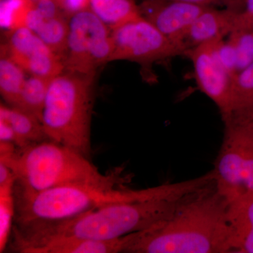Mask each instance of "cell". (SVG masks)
I'll list each match as a JSON object with an SVG mask.
<instances>
[{
  "label": "cell",
  "instance_id": "cell-1",
  "mask_svg": "<svg viewBox=\"0 0 253 253\" xmlns=\"http://www.w3.org/2000/svg\"><path fill=\"white\" fill-rule=\"evenodd\" d=\"M228 206L211 181L180 198L162 220L125 236L122 253H229Z\"/></svg>",
  "mask_w": 253,
  "mask_h": 253
},
{
  "label": "cell",
  "instance_id": "cell-2",
  "mask_svg": "<svg viewBox=\"0 0 253 253\" xmlns=\"http://www.w3.org/2000/svg\"><path fill=\"white\" fill-rule=\"evenodd\" d=\"M181 197H156L113 203L64 220L22 226L17 233L18 244L25 251L54 238L119 239L162 220L172 212Z\"/></svg>",
  "mask_w": 253,
  "mask_h": 253
},
{
  "label": "cell",
  "instance_id": "cell-3",
  "mask_svg": "<svg viewBox=\"0 0 253 253\" xmlns=\"http://www.w3.org/2000/svg\"><path fill=\"white\" fill-rule=\"evenodd\" d=\"M185 183L163 184L141 190L123 185L71 184L38 192L14 189V225L23 226L55 222L76 217L91 210L113 203L156 197H179L186 192Z\"/></svg>",
  "mask_w": 253,
  "mask_h": 253
},
{
  "label": "cell",
  "instance_id": "cell-4",
  "mask_svg": "<svg viewBox=\"0 0 253 253\" xmlns=\"http://www.w3.org/2000/svg\"><path fill=\"white\" fill-rule=\"evenodd\" d=\"M0 163L14 173V189L21 192H38L71 184H124L122 169L102 174L86 156L51 140L0 152Z\"/></svg>",
  "mask_w": 253,
  "mask_h": 253
},
{
  "label": "cell",
  "instance_id": "cell-5",
  "mask_svg": "<svg viewBox=\"0 0 253 253\" xmlns=\"http://www.w3.org/2000/svg\"><path fill=\"white\" fill-rule=\"evenodd\" d=\"M94 75L64 72L51 81L42 123L50 140L90 158Z\"/></svg>",
  "mask_w": 253,
  "mask_h": 253
},
{
  "label": "cell",
  "instance_id": "cell-6",
  "mask_svg": "<svg viewBox=\"0 0 253 253\" xmlns=\"http://www.w3.org/2000/svg\"><path fill=\"white\" fill-rule=\"evenodd\" d=\"M224 125L213 171L218 192L231 203L253 196V121H229Z\"/></svg>",
  "mask_w": 253,
  "mask_h": 253
},
{
  "label": "cell",
  "instance_id": "cell-7",
  "mask_svg": "<svg viewBox=\"0 0 253 253\" xmlns=\"http://www.w3.org/2000/svg\"><path fill=\"white\" fill-rule=\"evenodd\" d=\"M112 48L111 30L90 9L77 13L69 18L64 71L94 75L109 62Z\"/></svg>",
  "mask_w": 253,
  "mask_h": 253
},
{
  "label": "cell",
  "instance_id": "cell-8",
  "mask_svg": "<svg viewBox=\"0 0 253 253\" xmlns=\"http://www.w3.org/2000/svg\"><path fill=\"white\" fill-rule=\"evenodd\" d=\"M111 39L109 62L126 60L152 64L185 54L182 46L168 39L142 16L112 30Z\"/></svg>",
  "mask_w": 253,
  "mask_h": 253
},
{
  "label": "cell",
  "instance_id": "cell-9",
  "mask_svg": "<svg viewBox=\"0 0 253 253\" xmlns=\"http://www.w3.org/2000/svg\"><path fill=\"white\" fill-rule=\"evenodd\" d=\"M222 41L195 46L187 50L184 56L192 62L200 89L217 106L224 122L230 115L231 88L235 76L221 59L219 45Z\"/></svg>",
  "mask_w": 253,
  "mask_h": 253
},
{
  "label": "cell",
  "instance_id": "cell-10",
  "mask_svg": "<svg viewBox=\"0 0 253 253\" xmlns=\"http://www.w3.org/2000/svg\"><path fill=\"white\" fill-rule=\"evenodd\" d=\"M1 51L31 76L54 78L64 72L62 59L29 28L9 32Z\"/></svg>",
  "mask_w": 253,
  "mask_h": 253
},
{
  "label": "cell",
  "instance_id": "cell-11",
  "mask_svg": "<svg viewBox=\"0 0 253 253\" xmlns=\"http://www.w3.org/2000/svg\"><path fill=\"white\" fill-rule=\"evenodd\" d=\"M141 16L168 39L182 46L189 28L209 6L177 0H144L139 5Z\"/></svg>",
  "mask_w": 253,
  "mask_h": 253
},
{
  "label": "cell",
  "instance_id": "cell-12",
  "mask_svg": "<svg viewBox=\"0 0 253 253\" xmlns=\"http://www.w3.org/2000/svg\"><path fill=\"white\" fill-rule=\"evenodd\" d=\"M26 28L39 37L62 61L67 47L69 18L57 0H38L28 16Z\"/></svg>",
  "mask_w": 253,
  "mask_h": 253
},
{
  "label": "cell",
  "instance_id": "cell-13",
  "mask_svg": "<svg viewBox=\"0 0 253 253\" xmlns=\"http://www.w3.org/2000/svg\"><path fill=\"white\" fill-rule=\"evenodd\" d=\"M239 13L226 8L208 7L186 33L184 41L186 51L201 44L225 40L234 29Z\"/></svg>",
  "mask_w": 253,
  "mask_h": 253
},
{
  "label": "cell",
  "instance_id": "cell-14",
  "mask_svg": "<svg viewBox=\"0 0 253 253\" xmlns=\"http://www.w3.org/2000/svg\"><path fill=\"white\" fill-rule=\"evenodd\" d=\"M229 253H253V196L229 203Z\"/></svg>",
  "mask_w": 253,
  "mask_h": 253
},
{
  "label": "cell",
  "instance_id": "cell-15",
  "mask_svg": "<svg viewBox=\"0 0 253 253\" xmlns=\"http://www.w3.org/2000/svg\"><path fill=\"white\" fill-rule=\"evenodd\" d=\"M124 242V236L108 241L75 237L54 238L30 248L25 253H122Z\"/></svg>",
  "mask_w": 253,
  "mask_h": 253
},
{
  "label": "cell",
  "instance_id": "cell-16",
  "mask_svg": "<svg viewBox=\"0 0 253 253\" xmlns=\"http://www.w3.org/2000/svg\"><path fill=\"white\" fill-rule=\"evenodd\" d=\"M0 118L5 120L13 128L20 142L18 149L32 144L50 140L42 123L34 115L19 108L1 104Z\"/></svg>",
  "mask_w": 253,
  "mask_h": 253
},
{
  "label": "cell",
  "instance_id": "cell-17",
  "mask_svg": "<svg viewBox=\"0 0 253 253\" xmlns=\"http://www.w3.org/2000/svg\"><path fill=\"white\" fill-rule=\"evenodd\" d=\"M229 121H253V62L233 80Z\"/></svg>",
  "mask_w": 253,
  "mask_h": 253
},
{
  "label": "cell",
  "instance_id": "cell-18",
  "mask_svg": "<svg viewBox=\"0 0 253 253\" xmlns=\"http://www.w3.org/2000/svg\"><path fill=\"white\" fill-rule=\"evenodd\" d=\"M89 9L111 31L141 17L134 0H90Z\"/></svg>",
  "mask_w": 253,
  "mask_h": 253
},
{
  "label": "cell",
  "instance_id": "cell-19",
  "mask_svg": "<svg viewBox=\"0 0 253 253\" xmlns=\"http://www.w3.org/2000/svg\"><path fill=\"white\" fill-rule=\"evenodd\" d=\"M0 59V94L5 102L11 106H17L26 83V71L20 67L4 51Z\"/></svg>",
  "mask_w": 253,
  "mask_h": 253
},
{
  "label": "cell",
  "instance_id": "cell-20",
  "mask_svg": "<svg viewBox=\"0 0 253 253\" xmlns=\"http://www.w3.org/2000/svg\"><path fill=\"white\" fill-rule=\"evenodd\" d=\"M54 78L38 76L26 78L17 106L15 107L34 115L42 122L46 95Z\"/></svg>",
  "mask_w": 253,
  "mask_h": 253
},
{
  "label": "cell",
  "instance_id": "cell-21",
  "mask_svg": "<svg viewBox=\"0 0 253 253\" xmlns=\"http://www.w3.org/2000/svg\"><path fill=\"white\" fill-rule=\"evenodd\" d=\"M15 182L12 180L0 184V253L7 248L14 225Z\"/></svg>",
  "mask_w": 253,
  "mask_h": 253
},
{
  "label": "cell",
  "instance_id": "cell-22",
  "mask_svg": "<svg viewBox=\"0 0 253 253\" xmlns=\"http://www.w3.org/2000/svg\"><path fill=\"white\" fill-rule=\"evenodd\" d=\"M33 0H0V26L9 32L26 28Z\"/></svg>",
  "mask_w": 253,
  "mask_h": 253
},
{
  "label": "cell",
  "instance_id": "cell-23",
  "mask_svg": "<svg viewBox=\"0 0 253 253\" xmlns=\"http://www.w3.org/2000/svg\"><path fill=\"white\" fill-rule=\"evenodd\" d=\"M186 1L192 4L202 5V6H212L213 5H221L226 9L241 12L246 6V0H177Z\"/></svg>",
  "mask_w": 253,
  "mask_h": 253
},
{
  "label": "cell",
  "instance_id": "cell-24",
  "mask_svg": "<svg viewBox=\"0 0 253 253\" xmlns=\"http://www.w3.org/2000/svg\"><path fill=\"white\" fill-rule=\"evenodd\" d=\"M60 8L68 18L77 13L89 9L90 0H57Z\"/></svg>",
  "mask_w": 253,
  "mask_h": 253
},
{
  "label": "cell",
  "instance_id": "cell-25",
  "mask_svg": "<svg viewBox=\"0 0 253 253\" xmlns=\"http://www.w3.org/2000/svg\"><path fill=\"white\" fill-rule=\"evenodd\" d=\"M0 142L9 143L20 148V142L17 135L11 126L3 118H0Z\"/></svg>",
  "mask_w": 253,
  "mask_h": 253
},
{
  "label": "cell",
  "instance_id": "cell-26",
  "mask_svg": "<svg viewBox=\"0 0 253 253\" xmlns=\"http://www.w3.org/2000/svg\"><path fill=\"white\" fill-rule=\"evenodd\" d=\"M236 22L253 33V0H246V6L239 13Z\"/></svg>",
  "mask_w": 253,
  "mask_h": 253
},
{
  "label": "cell",
  "instance_id": "cell-27",
  "mask_svg": "<svg viewBox=\"0 0 253 253\" xmlns=\"http://www.w3.org/2000/svg\"><path fill=\"white\" fill-rule=\"evenodd\" d=\"M33 1H38V0H33Z\"/></svg>",
  "mask_w": 253,
  "mask_h": 253
}]
</instances>
